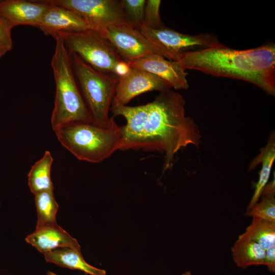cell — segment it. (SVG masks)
<instances>
[{"label":"cell","mask_w":275,"mask_h":275,"mask_svg":"<svg viewBox=\"0 0 275 275\" xmlns=\"http://www.w3.org/2000/svg\"><path fill=\"white\" fill-rule=\"evenodd\" d=\"M185 101L171 89L160 92L152 102L138 106H112L126 120L121 127L120 150L142 149L164 154L163 171L171 168L176 154L188 145L198 147L200 129L185 114Z\"/></svg>","instance_id":"obj_1"},{"label":"cell","mask_w":275,"mask_h":275,"mask_svg":"<svg viewBox=\"0 0 275 275\" xmlns=\"http://www.w3.org/2000/svg\"><path fill=\"white\" fill-rule=\"evenodd\" d=\"M182 67L216 77L249 82L267 94L275 95V46L267 44L257 48L237 50L221 43L186 51L177 58Z\"/></svg>","instance_id":"obj_2"},{"label":"cell","mask_w":275,"mask_h":275,"mask_svg":"<svg viewBox=\"0 0 275 275\" xmlns=\"http://www.w3.org/2000/svg\"><path fill=\"white\" fill-rule=\"evenodd\" d=\"M53 37L56 46L51 66L56 94L51 117L52 128L54 130L75 122H93L76 84L70 53L59 33Z\"/></svg>","instance_id":"obj_3"},{"label":"cell","mask_w":275,"mask_h":275,"mask_svg":"<svg viewBox=\"0 0 275 275\" xmlns=\"http://www.w3.org/2000/svg\"><path fill=\"white\" fill-rule=\"evenodd\" d=\"M54 131L61 144L80 160L99 163L121 148V127L114 118L106 126L94 122H75Z\"/></svg>","instance_id":"obj_4"},{"label":"cell","mask_w":275,"mask_h":275,"mask_svg":"<svg viewBox=\"0 0 275 275\" xmlns=\"http://www.w3.org/2000/svg\"><path fill=\"white\" fill-rule=\"evenodd\" d=\"M70 55L74 73L93 122L101 126L108 125L114 119V117H109V111L119 78L94 69L76 55Z\"/></svg>","instance_id":"obj_5"},{"label":"cell","mask_w":275,"mask_h":275,"mask_svg":"<svg viewBox=\"0 0 275 275\" xmlns=\"http://www.w3.org/2000/svg\"><path fill=\"white\" fill-rule=\"evenodd\" d=\"M59 33L70 53L100 72L114 75L116 64L123 59L98 32L88 29Z\"/></svg>","instance_id":"obj_6"},{"label":"cell","mask_w":275,"mask_h":275,"mask_svg":"<svg viewBox=\"0 0 275 275\" xmlns=\"http://www.w3.org/2000/svg\"><path fill=\"white\" fill-rule=\"evenodd\" d=\"M98 32L128 63L154 54L168 59L165 51L159 45L129 23L110 26Z\"/></svg>","instance_id":"obj_7"},{"label":"cell","mask_w":275,"mask_h":275,"mask_svg":"<svg viewBox=\"0 0 275 275\" xmlns=\"http://www.w3.org/2000/svg\"><path fill=\"white\" fill-rule=\"evenodd\" d=\"M48 1L51 4L75 12L86 22L90 30L97 32L110 26L129 23L124 14L120 1Z\"/></svg>","instance_id":"obj_8"},{"label":"cell","mask_w":275,"mask_h":275,"mask_svg":"<svg viewBox=\"0 0 275 275\" xmlns=\"http://www.w3.org/2000/svg\"><path fill=\"white\" fill-rule=\"evenodd\" d=\"M147 38L159 45L165 51L168 60L177 61L183 52L203 49L219 44L216 35L201 34L191 35L178 32L166 26L158 29L146 28L143 25L138 29Z\"/></svg>","instance_id":"obj_9"},{"label":"cell","mask_w":275,"mask_h":275,"mask_svg":"<svg viewBox=\"0 0 275 275\" xmlns=\"http://www.w3.org/2000/svg\"><path fill=\"white\" fill-rule=\"evenodd\" d=\"M170 89L169 84L161 78L131 67L127 75L119 78L112 106L126 105L141 94L152 91L160 92Z\"/></svg>","instance_id":"obj_10"},{"label":"cell","mask_w":275,"mask_h":275,"mask_svg":"<svg viewBox=\"0 0 275 275\" xmlns=\"http://www.w3.org/2000/svg\"><path fill=\"white\" fill-rule=\"evenodd\" d=\"M132 68L146 71L166 81L175 90H186L189 85L187 73L177 61L168 60L158 54H151L128 62Z\"/></svg>","instance_id":"obj_11"},{"label":"cell","mask_w":275,"mask_h":275,"mask_svg":"<svg viewBox=\"0 0 275 275\" xmlns=\"http://www.w3.org/2000/svg\"><path fill=\"white\" fill-rule=\"evenodd\" d=\"M49 5L46 0H0V17L13 28L21 25L37 28Z\"/></svg>","instance_id":"obj_12"},{"label":"cell","mask_w":275,"mask_h":275,"mask_svg":"<svg viewBox=\"0 0 275 275\" xmlns=\"http://www.w3.org/2000/svg\"><path fill=\"white\" fill-rule=\"evenodd\" d=\"M43 15L38 26L46 36H53L61 32H77L89 29L83 19L75 12L51 4Z\"/></svg>","instance_id":"obj_13"},{"label":"cell","mask_w":275,"mask_h":275,"mask_svg":"<svg viewBox=\"0 0 275 275\" xmlns=\"http://www.w3.org/2000/svg\"><path fill=\"white\" fill-rule=\"evenodd\" d=\"M25 241L43 255L62 247L80 249L77 240L57 223L36 226L35 230L25 238Z\"/></svg>","instance_id":"obj_14"},{"label":"cell","mask_w":275,"mask_h":275,"mask_svg":"<svg viewBox=\"0 0 275 275\" xmlns=\"http://www.w3.org/2000/svg\"><path fill=\"white\" fill-rule=\"evenodd\" d=\"M46 262L62 267L79 270L90 275H106V271L88 264L84 259L80 249L62 247L44 254Z\"/></svg>","instance_id":"obj_15"},{"label":"cell","mask_w":275,"mask_h":275,"mask_svg":"<svg viewBox=\"0 0 275 275\" xmlns=\"http://www.w3.org/2000/svg\"><path fill=\"white\" fill-rule=\"evenodd\" d=\"M274 159L275 136L274 133L272 132L269 135L266 145L261 149L259 154L253 160L249 166V170L251 171L261 163L259 178L246 211L255 205L260 198L263 189L268 182Z\"/></svg>","instance_id":"obj_16"},{"label":"cell","mask_w":275,"mask_h":275,"mask_svg":"<svg viewBox=\"0 0 275 275\" xmlns=\"http://www.w3.org/2000/svg\"><path fill=\"white\" fill-rule=\"evenodd\" d=\"M231 253L233 261L239 268L264 265L265 250L250 238L239 236L231 248Z\"/></svg>","instance_id":"obj_17"},{"label":"cell","mask_w":275,"mask_h":275,"mask_svg":"<svg viewBox=\"0 0 275 275\" xmlns=\"http://www.w3.org/2000/svg\"><path fill=\"white\" fill-rule=\"evenodd\" d=\"M53 159L46 151L42 157L32 167L28 174V185L31 191L35 194L44 190H53L50 172Z\"/></svg>","instance_id":"obj_18"},{"label":"cell","mask_w":275,"mask_h":275,"mask_svg":"<svg viewBox=\"0 0 275 275\" xmlns=\"http://www.w3.org/2000/svg\"><path fill=\"white\" fill-rule=\"evenodd\" d=\"M239 236L256 241L266 250L275 245V223L253 217L251 224Z\"/></svg>","instance_id":"obj_19"},{"label":"cell","mask_w":275,"mask_h":275,"mask_svg":"<svg viewBox=\"0 0 275 275\" xmlns=\"http://www.w3.org/2000/svg\"><path fill=\"white\" fill-rule=\"evenodd\" d=\"M261 201L246 211L245 216L275 223V181L273 179L263 189Z\"/></svg>","instance_id":"obj_20"},{"label":"cell","mask_w":275,"mask_h":275,"mask_svg":"<svg viewBox=\"0 0 275 275\" xmlns=\"http://www.w3.org/2000/svg\"><path fill=\"white\" fill-rule=\"evenodd\" d=\"M34 196L38 217L36 226L56 223L59 205L53 190L42 191Z\"/></svg>","instance_id":"obj_21"},{"label":"cell","mask_w":275,"mask_h":275,"mask_svg":"<svg viewBox=\"0 0 275 275\" xmlns=\"http://www.w3.org/2000/svg\"><path fill=\"white\" fill-rule=\"evenodd\" d=\"M120 2L128 22L138 29L143 23L146 1L121 0Z\"/></svg>","instance_id":"obj_22"},{"label":"cell","mask_w":275,"mask_h":275,"mask_svg":"<svg viewBox=\"0 0 275 275\" xmlns=\"http://www.w3.org/2000/svg\"><path fill=\"white\" fill-rule=\"evenodd\" d=\"M160 0L146 1L143 25L148 28L158 29L164 26L159 12Z\"/></svg>","instance_id":"obj_23"},{"label":"cell","mask_w":275,"mask_h":275,"mask_svg":"<svg viewBox=\"0 0 275 275\" xmlns=\"http://www.w3.org/2000/svg\"><path fill=\"white\" fill-rule=\"evenodd\" d=\"M13 27L6 20L0 17V58L13 47L11 30Z\"/></svg>","instance_id":"obj_24"},{"label":"cell","mask_w":275,"mask_h":275,"mask_svg":"<svg viewBox=\"0 0 275 275\" xmlns=\"http://www.w3.org/2000/svg\"><path fill=\"white\" fill-rule=\"evenodd\" d=\"M271 272H275V245L265 250L264 265Z\"/></svg>","instance_id":"obj_25"},{"label":"cell","mask_w":275,"mask_h":275,"mask_svg":"<svg viewBox=\"0 0 275 275\" xmlns=\"http://www.w3.org/2000/svg\"><path fill=\"white\" fill-rule=\"evenodd\" d=\"M131 68L128 62L121 60L115 65L114 75L118 78L124 76L130 72Z\"/></svg>","instance_id":"obj_26"},{"label":"cell","mask_w":275,"mask_h":275,"mask_svg":"<svg viewBox=\"0 0 275 275\" xmlns=\"http://www.w3.org/2000/svg\"><path fill=\"white\" fill-rule=\"evenodd\" d=\"M46 275H59V274H57L52 271H47V273H46Z\"/></svg>","instance_id":"obj_27"},{"label":"cell","mask_w":275,"mask_h":275,"mask_svg":"<svg viewBox=\"0 0 275 275\" xmlns=\"http://www.w3.org/2000/svg\"><path fill=\"white\" fill-rule=\"evenodd\" d=\"M182 275H193V274L190 271H187L182 273Z\"/></svg>","instance_id":"obj_28"}]
</instances>
